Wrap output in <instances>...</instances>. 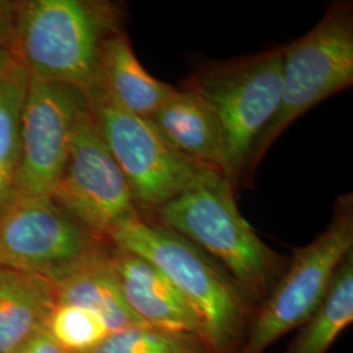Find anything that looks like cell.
<instances>
[{"instance_id":"cell-1","label":"cell","mask_w":353,"mask_h":353,"mask_svg":"<svg viewBox=\"0 0 353 353\" xmlns=\"http://www.w3.org/2000/svg\"><path fill=\"white\" fill-rule=\"evenodd\" d=\"M109 241L164 274L202 319L211 353H237L252 321V301L202 249L141 217L118 229Z\"/></svg>"},{"instance_id":"cell-2","label":"cell","mask_w":353,"mask_h":353,"mask_svg":"<svg viewBox=\"0 0 353 353\" xmlns=\"http://www.w3.org/2000/svg\"><path fill=\"white\" fill-rule=\"evenodd\" d=\"M113 6L87 0L19 1L12 50L29 75L81 89H103L101 51L118 30Z\"/></svg>"},{"instance_id":"cell-3","label":"cell","mask_w":353,"mask_h":353,"mask_svg":"<svg viewBox=\"0 0 353 353\" xmlns=\"http://www.w3.org/2000/svg\"><path fill=\"white\" fill-rule=\"evenodd\" d=\"M232 182L185 191L156 210L159 224L216 256L252 301L263 303L281 275L283 258L241 214Z\"/></svg>"},{"instance_id":"cell-4","label":"cell","mask_w":353,"mask_h":353,"mask_svg":"<svg viewBox=\"0 0 353 353\" xmlns=\"http://www.w3.org/2000/svg\"><path fill=\"white\" fill-rule=\"evenodd\" d=\"M89 108L141 208L156 211L185 191L225 178L176 151L147 118L127 112L103 89L89 99Z\"/></svg>"},{"instance_id":"cell-5","label":"cell","mask_w":353,"mask_h":353,"mask_svg":"<svg viewBox=\"0 0 353 353\" xmlns=\"http://www.w3.org/2000/svg\"><path fill=\"white\" fill-rule=\"evenodd\" d=\"M283 48L203 68L186 88L214 112L224 134L230 182L250 166L263 131L278 112Z\"/></svg>"},{"instance_id":"cell-6","label":"cell","mask_w":353,"mask_h":353,"mask_svg":"<svg viewBox=\"0 0 353 353\" xmlns=\"http://www.w3.org/2000/svg\"><path fill=\"white\" fill-rule=\"evenodd\" d=\"M353 84L351 3L332 6L303 37L283 48L278 112L258 141L249 170L303 114Z\"/></svg>"},{"instance_id":"cell-7","label":"cell","mask_w":353,"mask_h":353,"mask_svg":"<svg viewBox=\"0 0 353 353\" xmlns=\"http://www.w3.org/2000/svg\"><path fill=\"white\" fill-rule=\"evenodd\" d=\"M353 250V198L343 195L327 229L294 250L285 272L252 314L237 353H265L292 330L301 327L326 296L343 258Z\"/></svg>"},{"instance_id":"cell-8","label":"cell","mask_w":353,"mask_h":353,"mask_svg":"<svg viewBox=\"0 0 353 353\" xmlns=\"http://www.w3.org/2000/svg\"><path fill=\"white\" fill-rule=\"evenodd\" d=\"M112 243L81 227L50 196L19 198L0 216V265L58 284L109 256Z\"/></svg>"},{"instance_id":"cell-9","label":"cell","mask_w":353,"mask_h":353,"mask_svg":"<svg viewBox=\"0 0 353 353\" xmlns=\"http://www.w3.org/2000/svg\"><path fill=\"white\" fill-rule=\"evenodd\" d=\"M50 198L81 227L105 241L140 217L126 178L103 141L90 108L79 119L63 173Z\"/></svg>"},{"instance_id":"cell-10","label":"cell","mask_w":353,"mask_h":353,"mask_svg":"<svg viewBox=\"0 0 353 353\" xmlns=\"http://www.w3.org/2000/svg\"><path fill=\"white\" fill-rule=\"evenodd\" d=\"M88 96L72 85L29 79L20 125L16 199L50 196L63 173Z\"/></svg>"},{"instance_id":"cell-11","label":"cell","mask_w":353,"mask_h":353,"mask_svg":"<svg viewBox=\"0 0 353 353\" xmlns=\"http://www.w3.org/2000/svg\"><path fill=\"white\" fill-rule=\"evenodd\" d=\"M110 263L126 303L145 325L188 332L204 341L202 319L160 270L113 245Z\"/></svg>"},{"instance_id":"cell-12","label":"cell","mask_w":353,"mask_h":353,"mask_svg":"<svg viewBox=\"0 0 353 353\" xmlns=\"http://www.w3.org/2000/svg\"><path fill=\"white\" fill-rule=\"evenodd\" d=\"M147 119L176 151L230 181L221 127L210 106L194 92L178 89Z\"/></svg>"},{"instance_id":"cell-13","label":"cell","mask_w":353,"mask_h":353,"mask_svg":"<svg viewBox=\"0 0 353 353\" xmlns=\"http://www.w3.org/2000/svg\"><path fill=\"white\" fill-rule=\"evenodd\" d=\"M105 93L127 112L150 118L178 89L157 80L141 65L119 30L105 39L101 51Z\"/></svg>"},{"instance_id":"cell-14","label":"cell","mask_w":353,"mask_h":353,"mask_svg":"<svg viewBox=\"0 0 353 353\" xmlns=\"http://www.w3.org/2000/svg\"><path fill=\"white\" fill-rule=\"evenodd\" d=\"M55 305V284L0 267V353H12L43 327Z\"/></svg>"},{"instance_id":"cell-15","label":"cell","mask_w":353,"mask_h":353,"mask_svg":"<svg viewBox=\"0 0 353 353\" xmlns=\"http://www.w3.org/2000/svg\"><path fill=\"white\" fill-rule=\"evenodd\" d=\"M57 303L83 307L99 316L109 334L137 326H148L125 300L118 279L106 259L88 265L55 284Z\"/></svg>"},{"instance_id":"cell-16","label":"cell","mask_w":353,"mask_h":353,"mask_svg":"<svg viewBox=\"0 0 353 353\" xmlns=\"http://www.w3.org/2000/svg\"><path fill=\"white\" fill-rule=\"evenodd\" d=\"M353 322V250L338 265L326 296L306 319L285 353H327Z\"/></svg>"},{"instance_id":"cell-17","label":"cell","mask_w":353,"mask_h":353,"mask_svg":"<svg viewBox=\"0 0 353 353\" xmlns=\"http://www.w3.org/2000/svg\"><path fill=\"white\" fill-rule=\"evenodd\" d=\"M30 75L16 64L0 84V216L16 201L20 169V125Z\"/></svg>"},{"instance_id":"cell-18","label":"cell","mask_w":353,"mask_h":353,"mask_svg":"<svg viewBox=\"0 0 353 353\" xmlns=\"http://www.w3.org/2000/svg\"><path fill=\"white\" fill-rule=\"evenodd\" d=\"M87 353H211L201 336L152 326L110 332Z\"/></svg>"},{"instance_id":"cell-19","label":"cell","mask_w":353,"mask_h":353,"mask_svg":"<svg viewBox=\"0 0 353 353\" xmlns=\"http://www.w3.org/2000/svg\"><path fill=\"white\" fill-rule=\"evenodd\" d=\"M43 327L67 353L89 352L109 335L99 316L67 303H57Z\"/></svg>"},{"instance_id":"cell-20","label":"cell","mask_w":353,"mask_h":353,"mask_svg":"<svg viewBox=\"0 0 353 353\" xmlns=\"http://www.w3.org/2000/svg\"><path fill=\"white\" fill-rule=\"evenodd\" d=\"M12 353H67L54 341L45 327L39 328Z\"/></svg>"},{"instance_id":"cell-21","label":"cell","mask_w":353,"mask_h":353,"mask_svg":"<svg viewBox=\"0 0 353 353\" xmlns=\"http://www.w3.org/2000/svg\"><path fill=\"white\" fill-rule=\"evenodd\" d=\"M19 1L0 0V43L12 48Z\"/></svg>"},{"instance_id":"cell-22","label":"cell","mask_w":353,"mask_h":353,"mask_svg":"<svg viewBox=\"0 0 353 353\" xmlns=\"http://www.w3.org/2000/svg\"><path fill=\"white\" fill-rule=\"evenodd\" d=\"M20 61L14 55L12 48L0 43V84L4 81V79L10 75L13 67Z\"/></svg>"},{"instance_id":"cell-23","label":"cell","mask_w":353,"mask_h":353,"mask_svg":"<svg viewBox=\"0 0 353 353\" xmlns=\"http://www.w3.org/2000/svg\"><path fill=\"white\" fill-rule=\"evenodd\" d=\"M0 267H1V265H0Z\"/></svg>"}]
</instances>
